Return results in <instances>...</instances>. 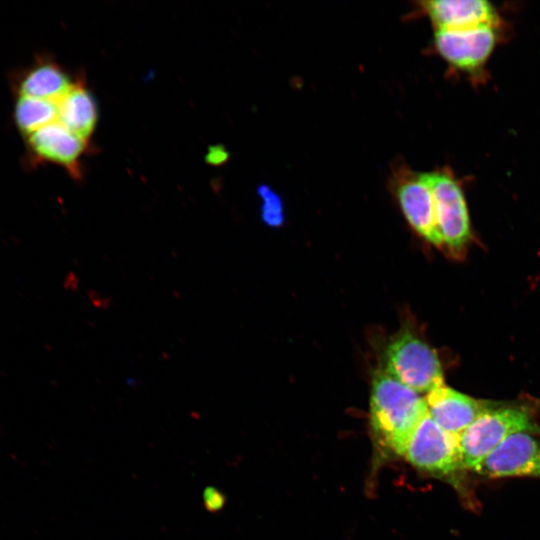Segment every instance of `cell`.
<instances>
[{"instance_id":"obj_1","label":"cell","mask_w":540,"mask_h":540,"mask_svg":"<svg viewBox=\"0 0 540 540\" xmlns=\"http://www.w3.org/2000/svg\"><path fill=\"white\" fill-rule=\"evenodd\" d=\"M428 413L425 398L384 370L374 374L370 425L374 440L389 454L404 456L418 424Z\"/></svg>"},{"instance_id":"obj_2","label":"cell","mask_w":540,"mask_h":540,"mask_svg":"<svg viewBox=\"0 0 540 540\" xmlns=\"http://www.w3.org/2000/svg\"><path fill=\"white\" fill-rule=\"evenodd\" d=\"M494 405L459 436L460 453L466 469L474 471L511 434L539 431L524 408Z\"/></svg>"},{"instance_id":"obj_3","label":"cell","mask_w":540,"mask_h":540,"mask_svg":"<svg viewBox=\"0 0 540 540\" xmlns=\"http://www.w3.org/2000/svg\"><path fill=\"white\" fill-rule=\"evenodd\" d=\"M384 371L419 394L444 385L436 352L409 330H402L387 346Z\"/></svg>"},{"instance_id":"obj_4","label":"cell","mask_w":540,"mask_h":540,"mask_svg":"<svg viewBox=\"0 0 540 540\" xmlns=\"http://www.w3.org/2000/svg\"><path fill=\"white\" fill-rule=\"evenodd\" d=\"M404 456L417 469L453 483L466 469L459 437L443 430L428 413L412 434Z\"/></svg>"},{"instance_id":"obj_5","label":"cell","mask_w":540,"mask_h":540,"mask_svg":"<svg viewBox=\"0 0 540 540\" xmlns=\"http://www.w3.org/2000/svg\"><path fill=\"white\" fill-rule=\"evenodd\" d=\"M421 175L433 194L443 246L454 255H459L471 235L463 190L456 178L446 170L424 172Z\"/></svg>"},{"instance_id":"obj_6","label":"cell","mask_w":540,"mask_h":540,"mask_svg":"<svg viewBox=\"0 0 540 540\" xmlns=\"http://www.w3.org/2000/svg\"><path fill=\"white\" fill-rule=\"evenodd\" d=\"M537 432L519 431L507 437L474 470L479 475L499 478H540V438Z\"/></svg>"},{"instance_id":"obj_7","label":"cell","mask_w":540,"mask_h":540,"mask_svg":"<svg viewBox=\"0 0 540 540\" xmlns=\"http://www.w3.org/2000/svg\"><path fill=\"white\" fill-rule=\"evenodd\" d=\"M496 41V26L465 30L436 29L434 36L438 53L455 68L471 73L486 63Z\"/></svg>"},{"instance_id":"obj_8","label":"cell","mask_w":540,"mask_h":540,"mask_svg":"<svg viewBox=\"0 0 540 540\" xmlns=\"http://www.w3.org/2000/svg\"><path fill=\"white\" fill-rule=\"evenodd\" d=\"M396 195L411 227L428 242L442 247L433 194L421 173L401 175L397 181Z\"/></svg>"},{"instance_id":"obj_9","label":"cell","mask_w":540,"mask_h":540,"mask_svg":"<svg viewBox=\"0 0 540 540\" xmlns=\"http://www.w3.org/2000/svg\"><path fill=\"white\" fill-rule=\"evenodd\" d=\"M30 151L38 160L56 163L75 178L80 176L79 160L87 140L71 132L58 121L25 136Z\"/></svg>"},{"instance_id":"obj_10","label":"cell","mask_w":540,"mask_h":540,"mask_svg":"<svg viewBox=\"0 0 540 540\" xmlns=\"http://www.w3.org/2000/svg\"><path fill=\"white\" fill-rule=\"evenodd\" d=\"M425 400L430 417L443 430L457 437L494 405L444 385L429 392Z\"/></svg>"},{"instance_id":"obj_11","label":"cell","mask_w":540,"mask_h":540,"mask_svg":"<svg viewBox=\"0 0 540 540\" xmlns=\"http://www.w3.org/2000/svg\"><path fill=\"white\" fill-rule=\"evenodd\" d=\"M422 5L436 29L465 30L499 23L496 9L485 0H433Z\"/></svg>"},{"instance_id":"obj_12","label":"cell","mask_w":540,"mask_h":540,"mask_svg":"<svg viewBox=\"0 0 540 540\" xmlns=\"http://www.w3.org/2000/svg\"><path fill=\"white\" fill-rule=\"evenodd\" d=\"M74 134L88 141L97 122L96 103L81 83H73L57 102V120Z\"/></svg>"},{"instance_id":"obj_13","label":"cell","mask_w":540,"mask_h":540,"mask_svg":"<svg viewBox=\"0 0 540 540\" xmlns=\"http://www.w3.org/2000/svg\"><path fill=\"white\" fill-rule=\"evenodd\" d=\"M73 83L62 68L52 61H41L31 66L21 77L18 96L58 102Z\"/></svg>"},{"instance_id":"obj_14","label":"cell","mask_w":540,"mask_h":540,"mask_svg":"<svg viewBox=\"0 0 540 540\" xmlns=\"http://www.w3.org/2000/svg\"><path fill=\"white\" fill-rule=\"evenodd\" d=\"M14 119L21 133L26 136L57 120V102L18 96Z\"/></svg>"},{"instance_id":"obj_15","label":"cell","mask_w":540,"mask_h":540,"mask_svg":"<svg viewBox=\"0 0 540 540\" xmlns=\"http://www.w3.org/2000/svg\"><path fill=\"white\" fill-rule=\"evenodd\" d=\"M258 193L262 199L261 217L271 226H277L283 222L282 201L277 193L268 186H260Z\"/></svg>"},{"instance_id":"obj_16","label":"cell","mask_w":540,"mask_h":540,"mask_svg":"<svg viewBox=\"0 0 540 540\" xmlns=\"http://www.w3.org/2000/svg\"><path fill=\"white\" fill-rule=\"evenodd\" d=\"M225 497L215 488H206L204 491L205 507L212 512L218 511L224 505Z\"/></svg>"},{"instance_id":"obj_17","label":"cell","mask_w":540,"mask_h":540,"mask_svg":"<svg viewBox=\"0 0 540 540\" xmlns=\"http://www.w3.org/2000/svg\"><path fill=\"white\" fill-rule=\"evenodd\" d=\"M227 157V152L218 146L211 148V150L208 152L207 160L211 164H221L226 161Z\"/></svg>"}]
</instances>
